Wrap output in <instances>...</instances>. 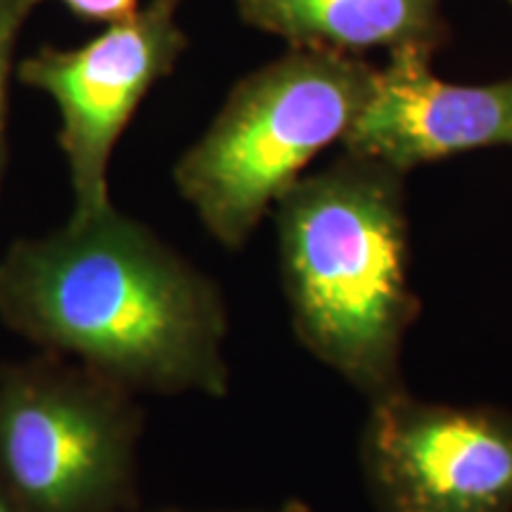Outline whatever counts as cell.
<instances>
[{
	"mask_svg": "<svg viewBox=\"0 0 512 512\" xmlns=\"http://www.w3.org/2000/svg\"><path fill=\"white\" fill-rule=\"evenodd\" d=\"M505 3H508V5H510V8H512V0H505Z\"/></svg>",
	"mask_w": 512,
	"mask_h": 512,
	"instance_id": "obj_13",
	"label": "cell"
},
{
	"mask_svg": "<svg viewBox=\"0 0 512 512\" xmlns=\"http://www.w3.org/2000/svg\"><path fill=\"white\" fill-rule=\"evenodd\" d=\"M138 396L57 354L0 366V484L24 512H131Z\"/></svg>",
	"mask_w": 512,
	"mask_h": 512,
	"instance_id": "obj_4",
	"label": "cell"
},
{
	"mask_svg": "<svg viewBox=\"0 0 512 512\" xmlns=\"http://www.w3.org/2000/svg\"><path fill=\"white\" fill-rule=\"evenodd\" d=\"M235 8L287 48L361 57L380 48L437 53L448 41L444 0H235Z\"/></svg>",
	"mask_w": 512,
	"mask_h": 512,
	"instance_id": "obj_8",
	"label": "cell"
},
{
	"mask_svg": "<svg viewBox=\"0 0 512 512\" xmlns=\"http://www.w3.org/2000/svg\"><path fill=\"white\" fill-rule=\"evenodd\" d=\"M363 57L287 48L230 88L200 138L174 164L197 221L238 252L313 159L339 145L373 91Z\"/></svg>",
	"mask_w": 512,
	"mask_h": 512,
	"instance_id": "obj_3",
	"label": "cell"
},
{
	"mask_svg": "<svg viewBox=\"0 0 512 512\" xmlns=\"http://www.w3.org/2000/svg\"><path fill=\"white\" fill-rule=\"evenodd\" d=\"M406 174L342 150L273 207L283 297L297 342L366 403L403 392L411 283Z\"/></svg>",
	"mask_w": 512,
	"mask_h": 512,
	"instance_id": "obj_2",
	"label": "cell"
},
{
	"mask_svg": "<svg viewBox=\"0 0 512 512\" xmlns=\"http://www.w3.org/2000/svg\"><path fill=\"white\" fill-rule=\"evenodd\" d=\"M0 320L136 396L226 399V294L117 204L0 256Z\"/></svg>",
	"mask_w": 512,
	"mask_h": 512,
	"instance_id": "obj_1",
	"label": "cell"
},
{
	"mask_svg": "<svg viewBox=\"0 0 512 512\" xmlns=\"http://www.w3.org/2000/svg\"><path fill=\"white\" fill-rule=\"evenodd\" d=\"M43 0H0V192L8 166V95L15 69V48L31 12Z\"/></svg>",
	"mask_w": 512,
	"mask_h": 512,
	"instance_id": "obj_9",
	"label": "cell"
},
{
	"mask_svg": "<svg viewBox=\"0 0 512 512\" xmlns=\"http://www.w3.org/2000/svg\"><path fill=\"white\" fill-rule=\"evenodd\" d=\"M136 512V510H131ZM157 512H188V510H157ZM230 512H316L306 501H299V498H290V501H283L275 508H261V510H230Z\"/></svg>",
	"mask_w": 512,
	"mask_h": 512,
	"instance_id": "obj_11",
	"label": "cell"
},
{
	"mask_svg": "<svg viewBox=\"0 0 512 512\" xmlns=\"http://www.w3.org/2000/svg\"><path fill=\"white\" fill-rule=\"evenodd\" d=\"M0 512H24L19 505L15 503V498H12L8 491H5V486L0 484Z\"/></svg>",
	"mask_w": 512,
	"mask_h": 512,
	"instance_id": "obj_12",
	"label": "cell"
},
{
	"mask_svg": "<svg viewBox=\"0 0 512 512\" xmlns=\"http://www.w3.org/2000/svg\"><path fill=\"white\" fill-rule=\"evenodd\" d=\"M178 8L181 0H147L81 46H43L17 64V79L46 95L60 117L57 145L67 164L72 221L114 207V150L143 100L188 50Z\"/></svg>",
	"mask_w": 512,
	"mask_h": 512,
	"instance_id": "obj_5",
	"label": "cell"
},
{
	"mask_svg": "<svg viewBox=\"0 0 512 512\" xmlns=\"http://www.w3.org/2000/svg\"><path fill=\"white\" fill-rule=\"evenodd\" d=\"M53 3H60L69 15L79 17L81 22H93L105 27V24L131 17L133 12L140 10L143 0H53Z\"/></svg>",
	"mask_w": 512,
	"mask_h": 512,
	"instance_id": "obj_10",
	"label": "cell"
},
{
	"mask_svg": "<svg viewBox=\"0 0 512 512\" xmlns=\"http://www.w3.org/2000/svg\"><path fill=\"white\" fill-rule=\"evenodd\" d=\"M358 470L375 512H512V411L403 389L368 403Z\"/></svg>",
	"mask_w": 512,
	"mask_h": 512,
	"instance_id": "obj_6",
	"label": "cell"
},
{
	"mask_svg": "<svg viewBox=\"0 0 512 512\" xmlns=\"http://www.w3.org/2000/svg\"><path fill=\"white\" fill-rule=\"evenodd\" d=\"M430 50L401 48L375 72L363 110L339 147L401 174L484 147H512V76L451 83Z\"/></svg>",
	"mask_w": 512,
	"mask_h": 512,
	"instance_id": "obj_7",
	"label": "cell"
}]
</instances>
